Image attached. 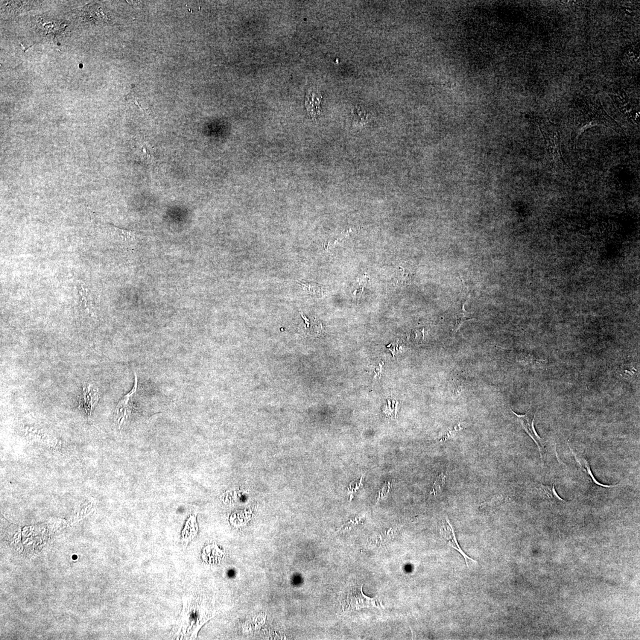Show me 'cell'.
<instances>
[{
    "label": "cell",
    "mask_w": 640,
    "mask_h": 640,
    "mask_svg": "<svg viewBox=\"0 0 640 640\" xmlns=\"http://www.w3.org/2000/svg\"><path fill=\"white\" fill-rule=\"evenodd\" d=\"M200 599L189 596L183 599V609L180 618L178 639H194L204 623L202 621V606Z\"/></svg>",
    "instance_id": "6da1fadb"
},
{
    "label": "cell",
    "mask_w": 640,
    "mask_h": 640,
    "mask_svg": "<svg viewBox=\"0 0 640 640\" xmlns=\"http://www.w3.org/2000/svg\"><path fill=\"white\" fill-rule=\"evenodd\" d=\"M363 585L351 586L346 589L341 596V604L346 610H359L368 607H379L378 600L365 595L362 590Z\"/></svg>",
    "instance_id": "7a4b0ae2"
},
{
    "label": "cell",
    "mask_w": 640,
    "mask_h": 640,
    "mask_svg": "<svg viewBox=\"0 0 640 640\" xmlns=\"http://www.w3.org/2000/svg\"><path fill=\"white\" fill-rule=\"evenodd\" d=\"M138 378L135 373V383L132 390L125 396L116 406L115 412V421L119 428H121L123 423L131 416L134 408V403L138 395Z\"/></svg>",
    "instance_id": "3957f363"
},
{
    "label": "cell",
    "mask_w": 640,
    "mask_h": 640,
    "mask_svg": "<svg viewBox=\"0 0 640 640\" xmlns=\"http://www.w3.org/2000/svg\"><path fill=\"white\" fill-rule=\"evenodd\" d=\"M511 411L516 416L517 419H518L522 428L524 429L529 436L536 443L539 449L540 458L542 459V448H543V440L538 435L536 429H535L534 420L535 417H536V413H534L533 409H530L527 413L524 415L518 414L512 410H511Z\"/></svg>",
    "instance_id": "277c9868"
},
{
    "label": "cell",
    "mask_w": 640,
    "mask_h": 640,
    "mask_svg": "<svg viewBox=\"0 0 640 640\" xmlns=\"http://www.w3.org/2000/svg\"><path fill=\"white\" fill-rule=\"evenodd\" d=\"M446 525H444L443 528L441 529V534L443 535V537L446 540L447 544L451 546L452 548H454L456 550L460 552L462 556L464 558L465 560H466L467 567L469 566V565H468V560H471L472 562L475 563H477L475 560L472 559V558L468 556L463 551V549L460 547V546L459 545L458 542L457 537L455 536L454 528H453L452 525H451V522H450L448 517H446Z\"/></svg>",
    "instance_id": "5b68a950"
},
{
    "label": "cell",
    "mask_w": 640,
    "mask_h": 640,
    "mask_svg": "<svg viewBox=\"0 0 640 640\" xmlns=\"http://www.w3.org/2000/svg\"><path fill=\"white\" fill-rule=\"evenodd\" d=\"M323 97L319 93L309 90L306 96L305 106L308 113L312 120L316 119L317 116L321 113L320 102Z\"/></svg>",
    "instance_id": "8992f818"
},
{
    "label": "cell",
    "mask_w": 640,
    "mask_h": 640,
    "mask_svg": "<svg viewBox=\"0 0 640 640\" xmlns=\"http://www.w3.org/2000/svg\"><path fill=\"white\" fill-rule=\"evenodd\" d=\"M98 399V391L93 386L89 385L84 388L82 400H83L84 407L89 416L91 415L93 408L97 404Z\"/></svg>",
    "instance_id": "52a82bcc"
},
{
    "label": "cell",
    "mask_w": 640,
    "mask_h": 640,
    "mask_svg": "<svg viewBox=\"0 0 640 640\" xmlns=\"http://www.w3.org/2000/svg\"><path fill=\"white\" fill-rule=\"evenodd\" d=\"M198 532V527L196 520V515H193L187 521L185 528L182 531V542L186 546L191 540L197 536Z\"/></svg>",
    "instance_id": "ba28073f"
},
{
    "label": "cell",
    "mask_w": 640,
    "mask_h": 640,
    "mask_svg": "<svg viewBox=\"0 0 640 640\" xmlns=\"http://www.w3.org/2000/svg\"><path fill=\"white\" fill-rule=\"evenodd\" d=\"M536 489L539 496L543 498L550 500L553 501H562L565 502L564 500L560 498L556 492L555 489L554 485L552 486H545L542 484L537 485Z\"/></svg>",
    "instance_id": "9c48e42d"
},
{
    "label": "cell",
    "mask_w": 640,
    "mask_h": 640,
    "mask_svg": "<svg viewBox=\"0 0 640 640\" xmlns=\"http://www.w3.org/2000/svg\"><path fill=\"white\" fill-rule=\"evenodd\" d=\"M569 446L570 449H571V451L573 453V454L574 455L575 460H576L577 463L579 464L581 469H582L583 471L585 472L586 474L589 476L590 478H591V480L593 481V483H594L596 485H597V486H600L604 488H614L616 487H618L619 486V484L611 485V486H610V485L603 484L601 483L600 482H599L597 480H596V478L595 477V476L593 475L592 472L591 468H590L588 462H587L586 460H584V459L578 458L577 457V456L575 455L574 452L573 451V450L571 448V446L569 445Z\"/></svg>",
    "instance_id": "30bf717a"
},
{
    "label": "cell",
    "mask_w": 640,
    "mask_h": 640,
    "mask_svg": "<svg viewBox=\"0 0 640 640\" xmlns=\"http://www.w3.org/2000/svg\"><path fill=\"white\" fill-rule=\"evenodd\" d=\"M456 318H457V323H456V325L455 326V332H457V330L460 328V327L463 325V324L464 322H466V321L468 320L472 319V314L465 311L464 305H462V307L461 306L460 309H459L457 312Z\"/></svg>",
    "instance_id": "8fae6325"
},
{
    "label": "cell",
    "mask_w": 640,
    "mask_h": 640,
    "mask_svg": "<svg viewBox=\"0 0 640 640\" xmlns=\"http://www.w3.org/2000/svg\"><path fill=\"white\" fill-rule=\"evenodd\" d=\"M411 274V271L407 268L400 267L399 270L397 271V282L399 285L405 284L410 281Z\"/></svg>",
    "instance_id": "7c38bea8"
},
{
    "label": "cell",
    "mask_w": 640,
    "mask_h": 640,
    "mask_svg": "<svg viewBox=\"0 0 640 640\" xmlns=\"http://www.w3.org/2000/svg\"><path fill=\"white\" fill-rule=\"evenodd\" d=\"M447 474L445 473H441L436 480L435 481L433 487H432L431 494L432 495L437 496L438 493L442 492L444 485L445 484Z\"/></svg>",
    "instance_id": "4fadbf2b"
},
{
    "label": "cell",
    "mask_w": 640,
    "mask_h": 640,
    "mask_svg": "<svg viewBox=\"0 0 640 640\" xmlns=\"http://www.w3.org/2000/svg\"><path fill=\"white\" fill-rule=\"evenodd\" d=\"M300 284L302 285L303 290L307 292L308 294L318 295L323 293L322 286L316 283L301 282Z\"/></svg>",
    "instance_id": "5bb4252c"
},
{
    "label": "cell",
    "mask_w": 640,
    "mask_h": 640,
    "mask_svg": "<svg viewBox=\"0 0 640 640\" xmlns=\"http://www.w3.org/2000/svg\"><path fill=\"white\" fill-rule=\"evenodd\" d=\"M462 429H463V428H462L461 424L459 423L458 425L454 426V428L447 429L445 432H443L442 434L440 435L437 440L438 442H445V441L454 437L456 432L460 431Z\"/></svg>",
    "instance_id": "9a60e30c"
},
{
    "label": "cell",
    "mask_w": 640,
    "mask_h": 640,
    "mask_svg": "<svg viewBox=\"0 0 640 640\" xmlns=\"http://www.w3.org/2000/svg\"><path fill=\"white\" fill-rule=\"evenodd\" d=\"M504 501L505 499L503 498V497L497 496L494 497V498L491 499L490 501L484 503V504L481 505L483 507L496 506V505H500L501 503Z\"/></svg>",
    "instance_id": "2e32d148"
}]
</instances>
